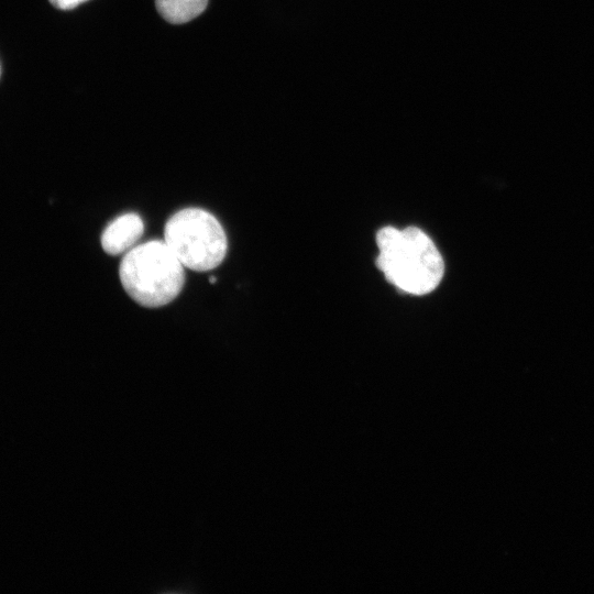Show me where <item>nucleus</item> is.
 I'll return each instance as SVG.
<instances>
[{
    "label": "nucleus",
    "mask_w": 594,
    "mask_h": 594,
    "mask_svg": "<svg viewBox=\"0 0 594 594\" xmlns=\"http://www.w3.org/2000/svg\"><path fill=\"white\" fill-rule=\"evenodd\" d=\"M377 267L405 293L425 295L440 283L443 258L431 239L416 227H385L376 234Z\"/></svg>",
    "instance_id": "1"
},
{
    "label": "nucleus",
    "mask_w": 594,
    "mask_h": 594,
    "mask_svg": "<svg viewBox=\"0 0 594 594\" xmlns=\"http://www.w3.org/2000/svg\"><path fill=\"white\" fill-rule=\"evenodd\" d=\"M51 3L61 10H70L76 8L82 2H86L88 0H50Z\"/></svg>",
    "instance_id": "6"
},
{
    "label": "nucleus",
    "mask_w": 594,
    "mask_h": 594,
    "mask_svg": "<svg viewBox=\"0 0 594 594\" xmlns=\"http://www.w3.org/2000/svg\"><path fill=\"white\" fill-rule=\"evenodd\" d=\"M209 282H210V283H216V282H217V278L213 277V276H210Z\"/></svg>",
    "instance_id": "7"
},
{
    "label": "nucleus",
    "mask_w": 594,
    "mask_h": 594,
    "mask_svg": "<svg viewBox=\"0 0 594 594\" xmlns=\"http://www.w3.org/2000/svg\"><path fill=\"white\" fill-rule=\"evenodd\" d=\"M128 295L146 308L174 300L185 283L184 265L165 241H148L129 251L119 266Z\"/></svg>",
    "instance_id": "2"
},
{
    "label": "nucleus",
    "mask_w": 594,
    "mask_h": 594,
    "mask_svg": "<svg viewBox=\"0 0 594 594\" xmlns=\"http://www.w3.org/2000/svg\"><path fill=\"white\" fill-rule=\"evenodd\" d=\"M165 243L180 263L196 272L219 266L226 257L228 240L218 219L199 208H185L166 222Z\"/></svg>",
    "instance_id": "3"
},
{
    "label": "nucleus",
    "mask_w": 594,
    "mask_h": 594,
    "mask_svg": "<svg viewBox=\"0 0 594 594\" xmlns=\"http://www.w3.org/2000/svg\"><path fill=\"white\" fill-rule=\"evenodd\" d=\"M143 231L144 223L138 213H124L103 230L101 246L107 254H121L142 237Z\"/></svg>",
    "instance_id": "4"
},
{
    "label": "nucleus",
    "mask_w": 594,
    "mask_h": 594,
    "mask_svg": "<svg viewBox=\"0 0 594 594\" xmlns=\"http://www.w3.org/2000/svg\"><path fill=\"white\" fill-rule=\"evenodd\" d=\"M160 14L168 22L180 24L198 16L208 0H155Z\"/></svg>",
    "instance_id": "5"
}]
</instances>
